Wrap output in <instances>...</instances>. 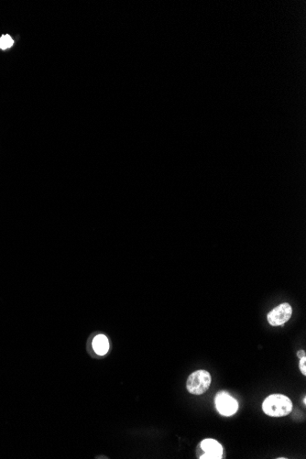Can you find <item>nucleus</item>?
<instances>
[{
  "label": "nucleus",
  "instance_id": "0eeeda50",
  "mask_svg": "<svg viewBox=\"0 0 306 459\" xmlns=\"http://www.w3.org/2000/svg\"><path fill=\"white\" fill-rule=\"evenodd\" d=\"M14 44V40L11 38V36L7 34V35L1 36L0 38V49L1 50H7L10 49Z\"/></svg>",
  "mask_w": 306,
  "mask_h": 459
},
{
  "label": "nucleus",
  "instance_id": "6e6552de",
  "mask_svg": "<svg viewBox=\"0 0 306 459\" xmlns=\"http://www.w3.org/2000/svg\"><path fill=\"white\" fill-rule=\"evenodd\" d=\"M300 369H301V373L303 374L304 376L306 375V357H303V358H300Z\"/></svg>",
  "mask_w": 306,
  "mask_h": 459
},
{
  "label": "nucleus",
  "instance_id": "39448f33",
  "mask_svg": "<svg viewBox=\"0 0 306 459\" xmlns=\"http://www.w3.org/2000/svg\"><path fill=\"white\" fill-rule=\"evenodd\" d=\"M201 447L205 451L200 458L218 459L222 458L223 447L220 443L214 439H205L201 443Z\"/></svg>",
  "mask_w": 306,
  "mask_h": 459
},
{
  "label": "nucleus",
  "instance_id": "423d86ee",
  "mask_svg": "<svg viewBox=\"0 0 306 459\" xmlns=\"http://www.w3.org/2000/svg\"><path fill=\"white\" fill-rule=\"evenodd\" d=\"M93 348L97 355H105L109 350V342L104 335H98L93 340Z\"/></svg>",
  "mask_w": 306,
  "mask_h": 459
},
{
  "label": "nucleus",
  "instance_id": "f257e3e1",
  "mask_svg": "<svg viewBox=\"0 0 306 459\" xmlns=\"http://www.w3.org/2000/svg\"><path fill=\"white\" fill-rule=\"evenodd\" d=\"M291 400L282 394H272L267 397L263 404L262 410L264 414L271 417H283L291 414L292 411Z\"/></svg>",
  "mask_w": 306,
  "mask_h": 459
},
{
  "label": "nucleus",
  "instance_id": "7ed1b4c3",
  "mask_svg": "<svg viewBox=\"0 0 306 459\" xmlns=\"http://www.w3.org/2000/svg\"><path fill=\"white\" fill-rule=\"evenodd\" d=\"M215 404L218 413L224 416L234 415L238 409V404L236 399L233 398L226 391H219L216 394Z\"/></svg>",
  "mask_w": 306,
  "mask_h": 459
},
{
  "label": "nucleus",
  "instance_id": "1a4fd4ad",
  "mask_svg": "<svg viewBox=\"0 0 306 459\" xmlns=\"http://www.w3.org/2000/svg\"><path fill=\"white\" fill-rule=\"evenodd\" d=\"M297 356H298V358H303V357H306L305 351H304V350H301V351H299V352H298V353H297Z\"/></svg>",
  "mask_w": 306,
  "mask_h": 459
},
{
  "label": "nucleus",
  "instance_id": "f03ea898",
  "mask_svg": "<svg viewBox=\"0 0 306 459\" xmlns=\"http://www.w3.org/2000/svg\"><path fill=\"white\" fill-rule=\"evenodd\" d=\"M212 378L208 371L204 369L196 370L188 377L186 382L187 390L194 395H201L210 388Z\"/></svg>",
  "mask_w": 306,
  "mask_h": 459
},
{
  "label": "nucleus",
  "instance_id": "20e7f679",
  "mask_svg": "<svg viewBox=\"0 0 306 459\" xmlns=\"http://www.w3.org/2000/svg\"><path fill=\"white\" fill-rule=\"evenodd\" d=\"M292 313V308L289 303H281L268 313V322L272 326L282 325L290 320Z\"/></svg>",
  "mask_w": 306,
  "mask_h": 459
}]
</instances>
